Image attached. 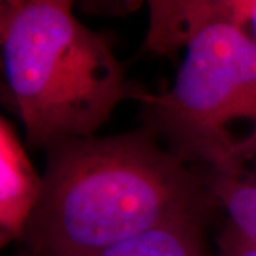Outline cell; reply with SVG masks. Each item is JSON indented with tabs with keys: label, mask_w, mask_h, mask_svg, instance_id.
Here are the masks:
<instances>
[{
	"label": "cell",
	"mask_w": 256,
	"mask_h": 256,
	"mask_svg": "<svg viewBox=\"0 0 256 256\" xmlns=\"http://www.w3.org/2000/svg\"><path fill=\"white\" fill-rule=\"evenodd\" d=\"M82 10L92 14L121 16L146 4L150 26L144 50L172 57L186 43V12L190 0H80Z\"/></svg>",
	"instance_id": "5b68a950"
},
{
	"label": "cell",
	"mask_w": 256,
	"mask_h": 256,
	"mask_svg": "<svg viewBox=\"0 0 256 256\" xmlns=\"http://www.w3.org/2000/svg\"><path fill=\"white\" fill-rule=\"evenodd\" d=\"M43 190V175L33 166L9 120H0V235L2 244L24 238Z\"/></svg>",
	"instance_id": "277c9868"
},
{
	"label": "cell",
	"mask_w": 256,
	"mask_h": 256,
	"mask_svg": "<svg viewBox=\"0 0 256 256\" xmlns=\"http://www.w3.org/2000/svg\"><path fill=\"white\" fill-rule=\"evenodd\" d=\"M74 2L26 0L0 23L2 98L40 150L92 137L140 90L110 40L74 16Z\"/></svg>",
	"instance_id": "7a4b0ae2"
},
{
	"label": "cell",
	"mask_w": 256,
	"mask_h": 256,
	"mask_svg": "<svg viewBox=\"0 0 256 256\" xmlns=\"http://www.w3.org/2000/svg\"><path fill=\"white\" fill-rule=\"evenodd\" d=\"M210 23L229 24L256 42V0H190L186 38L192 30Z\"/></svg>",
	"instance_id": "ba28073f"
},
{
	"label": "cell",
	"mask_w": 256,
	"mask_h": 256,
	"mask_svg": "<svg viewBox=\"0 0 256 256\" xmlns=\"http://www.w3.org/2000/svg\"><path fill=\"white\" fill-rule=\"evenodd\" d=\"M43 190L24 239L37 256H87L138 232L220 206L152 131L73 138L46 150Z\"/></svg>",
	"instance_id": "6da1fadb"
},
{
	"label": "cell",
	"mask_w": 256,
	"mask_h": 256,
	"mask_svg": "<svg viewBox=\"0 0 256 256\" xmlns=\"http://www.w3.org/2000/svg\"><path fill=\"white\" fill-rule=\"evenodd\" d=\"M205 180L218 205L228 212L229 222L256 242V171L206 172Z\"/></svg>",
	"instance_id": "52a82bcc"
},
{
	"label": "cell",
	"mask_w": 256,
	"mask_h": 256,
	"mask_svg": "<svg viewBox=\"0 0 256 256\" xmlns=\"http://www.w3.org/2000/svg\"><path fill=\"white\" fill-rule=\"evenodd\" d=\"M166 92L138 90L142 127L184 162L230 172L256 158V42L210 23L192 30Z\"/></svg>",
	"instance_id": "3957f363"
},
{
	"label": "cell",
	"mask_w": 256,
	"mask_h": 256,
	"mask_svg": "<svg viewBox=\"0 0 256 256\" xmlns=\"http://www.w3.org/2000/svg\"><path fill=\"white\" fill-rule=\"evenodd\" d=\"M198 216L165 222L87 256H205Z\"/></svg>",
	"instance_id": "8992f818"
},
{
	"label": "cell",
	"mask_w": 256,
	"mask_h": 256,
	"mask_svg": "<svg viewBox=\"0 0 256 256\" xmlns=\"http://www.w3.org/2000/svg\"><path fill=\"white\" fill-rule=\"evenodd\" d=\"M218 248V256H256L255 240L244 235L230 222L220 235Z\"/></svg>",
	"instance_id": "9c48e42d"
},
{
	"label": "cell",
	"mask_w": 256,
	"mask_h": 256,
	"mask_svg": "<svg viewBox=\"0 0 256 256\" xmlns=\"http://www.w3.org/2000/svg\"><path fill=\"white\" fill-rule=\"evenodd\" d=\"M26 0H0V23L6 22L18 12Z\"/></svg>",
	"instance_id": "30bf717a"
}]
</instances>
